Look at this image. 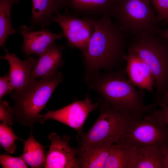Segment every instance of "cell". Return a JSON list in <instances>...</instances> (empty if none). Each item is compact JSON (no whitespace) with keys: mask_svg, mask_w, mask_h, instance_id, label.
<instances>
[{"mask_svg":"<svg viewBox=\"0 0 168 168\" xmlns=\"http://www.w3.org/2000/svg\"><path fill=\"white\" fill-rule=\"evenodd\" d=\"M96 19L94 17H80L65 10L63 13L57 11L51 21L61 27V33L66 39L67 45L78 49L82 54L86 50Z\"/></svg>","mask_w":168,"mask_h":168,"instance_id":"obj_8","label":"cell"},{"mask_svg":"<svg viewBox=\"0 0 168 168\" xmlns=\"http://www.w3.org/2000/svg\"><path fill=\"white\" fill-rule=\"evenodd\" d=\"M64 48V46L54 43L40 55L31 71L30 79L41 78L57 72L64 64L62 53Z\"/></svg>","mask_w":168,"mask_h":168,"instance_id":"obj_15","label":"cell"},{"mask_svg":"<svg viewBox=\"0 0 168 168\" xmlns=\"http://www.w3.org/2000/svg\"><path fill=\"white\" fill-rule=\"evenodd\" d=\"M89 87L97 91L102 99L114 109L142 118L157 105L144 102L145 91L138 90L124 71L97 73L90 80Z\"/></svg>","mask_w":168,"mask_h":168,"instance_id":"obj_2","label":"cell"},{"mask_svg":"<svg viewBox=\"0 0 168 168\" xmlns=\"http://www.w3.org/2000/svg\"><path fill=\"white\" fill-rule=\"evenodd\" d=\"M13 88L10 82L9 75L5 74L0 78V100L12 92Z\"/></svg>","mask_w":168,"mask_h":168,"instance_id":"obj_26","label":"cell"},{"mask_svg":"<svg viewBox=\"0 0 168 168\" xmlns=\"http://www.w3.org/2000/svg\"><path fill=\"white\" fill-rule=\"evenodd\" d=\"M98 101L99 115L86 133L77 136L79 144L116 143L139 119L114 109L102 99Z\"/></svg>","mask_w":168,"mask_h":168,"instance_id":"obj_5","label":"cell"},{"mask_svg":"<svg viewBox=\"0 0 168 168\" xmlns=\"http://www.w3.org/2000/svg\"><path fill=\"white\" fill-rule=\"evenodd\" d=\"M31 26L30 29L33 30L35 27L40 26L42 28L48 27L51 19L56 12L64 8L66 0H32Z\"/></svg>","mask_w":168,"mask_h":168,"instance_id":"obj_17","label":"cell"},{"mask_svg":"<svg viewBox=\"0 0 168 168\" xmlns=\"http://www.w3.org/2000/svg\"><path fill=\"white\" fill-rule=\"evenodd\" d=\"M113 144L108 142L91 145L79 144L77 149L80 168H105Z\"/></svg>","mask_w":168,"mask_h":168,"instance_id":"obj_16","label":"cell"},{"mask_svg":"<svg viewBox=\"0 0 168 168\" xmlns=\"http://www.w3.org/2000/svg\"><path fill=\"white\" fill-rule=\"evenodd\" d=\"M99 106L98 101L93 103L87 94L83 100L71 104L55 111L48 110L44 114H39L40 123L53 119L64 124L77 131V136L84 132L82 128L89 113Z\"/></svg>","mask_w":168,"mask_h":168,"instance_id":"obj_9","label":"cell"},{"mask_svg":"<svg viewBox=\"0 0 168 168\" xmlns=\"http://www.w3.org/2000/svg\"><path fill=\"white\" fill-rule=\"evenodd\" d=\"M118 0H66L65 10L82 17H111Z\"/></svg>","mask_w":168,"mask_h":168,"instance_id":"obj_13","label":"cell"},{"mask_svg":"<svg viewBox=\"0 0 168 168\" xmlns=\"http://www.w3.org/2000/svg\"><path fill=\"white\" fill-rule=\"evenodd\" d=\"M5 55L0 56V59L7 60L10 66L9 74L10 82L15 91L21 89L30 79L31 71L37 60L33 57H28L21 60L14 53L10 54L5 47Z\"/></svg>","mask_w":168,"mask_h":168,"instance_id":"obj_14","label":"cell"},{"mask_svg":"<svg viewBox=\"0 0 168 168\" xmlns=\"http://www.w3.org/2000/svg\"><path fill=\"white\" fill-rule=\"evenodd\" d=\"M125 71L132 83L141 90L152 93L155 87L154 80L147 64L131 49L128 48L124 57Z\"/></svg>","mask_w":168,"mask_h":168,"instance_id":"obj_12","label":"cell"},{"mask_svg":"<svg viewBox=\"0 0 168 168\" xmlns=\"http://www.w3.org/2000/svg\"><path fill=\"white\" fill-rule=\"evenodd\" d=\"M128 40L111 17L96 19L86 50L82 54L87 79L90 80L101 69H111L124 59Z\"/></svg>","mask_w":168,"mask_h":168,"instance_id":"obj_1","label":"cell"},{"mask_svg":"<svg viewBox=\"0 0 168 168\" xmlns=\"http://www.w3.org/2000/svg\"><path fill=\"white\" fill-rule=\"evenodd\" d=\"M157 32L168 43V28H161Z\"/></svg>","mask_w":168,"mask_h":168,"instance_id":"obj_30","label":"cell"},{"mask_svg":"<svg viewBox=\"0 0 168 168\" xmlns=\"http://www.w3.org/2000/svg\"><path fill=\"white\" fill-rule=\"evenodd\" d=\"M23 142V150L21 156L25 163L31 168H45L48 153L44 151L45 147L35 140L32 131L29 137Z\"/></svg>","mask_w":168,"mask_h":168,"instance_id":"obj_19","label":"cell"},{"mask_svg":"<svg viewBox=\"0 0 168 168\" xmlns=\"http://www.w3.org/2000/svg\"><path fill=\"white\" fill-rule=\"evenodd\" d=\"M50 145L48 152L45 168H80L77 157V149L72 147L69 142L70 137H61L55 132L48 137Z\"/></svg>","mask_w":168,"mask_h":168,"instance_id":"obj_10","label":"cell"},{"mask_svg":"<svg viewBox=\"0 0 168 168\" xmlns=\"http://www.w3.org/2000/svg\"><path fill=\"white\" fill-rule=\"evenodd\" d=\"M162 154L163 168H168V146L161 149Z\"/></svg>","mask_w":168,"mask_h":168,"instance_id":"obj_28","label":"cell"},{"mask_svg":"<svg viewBox=\"0 0 168 168\" xmlns=\"http://www.w3.org/2000/svg\"><path fill=\"white\" fill-rule=\"evenodd\" d=\"M128 47L149 68L154 80L157 103L168 85V43L157 32L147 33L129 39Z\"/></svg>","mask_w":168,"mask_h":168,"instance_id":"obj_4","label":"cell"},{"mask_svg":"<svg viewBox=\"0 0 168 168\" xmlns=\"http://www.w3.org/2000/svg\"><path fill=\"white\" fill-rule=\"evenodd\" d=\"M159 106V109H154L151 112L168 127V106L164 105Z\"/></svg>","mask_w":168,"mask_h":168,"instance_id":"obj_27","label":"cell"},{"mask_svg":"<svg viewBox=\"0 0 168 168\" xmlns=\"http://www.w3.org/2000/svg\"><path fill=\"white\" fill-rule=\"evenodd\" d=\"M159 20L168 25V0H150Z\"/></svg>","mask_w":168,"mask_h":168,"instance_id":"obj_24","label":"cell"},{"mask_svg":"<svg viewBox=\"0 0 168 168\" xmlns=\"http://www.w3.org/2000/svg\"><path fill=\"white\" fill-rule=\"evenodd\" d=\"M133 148L120 138L111 146L105 168H129Z\"/></svg>","mask_w":168,"mask_h":168,"instance_id":"obj_20","label":"cell"},{"mask_svg":"<svg viewBox=\"0 0 168 168\" xmlns=\"http://www.w3.org/2000/svg\"><path fill=\"white\" fill-rule=\"evenodd\" d=\"M112 16L128 40L161 28L150 0H118Z\"/></svg>","mask_w":168,"mask_h":168,"instance_id":"obj_6","label":"cell"},{"mask_svg":"<svg viewBox=\"0 0 168 168\" xmlns=\"http://www.w3.org/2000/svg\"><path fill=\"white\" fill-rule=\"evenodd\" d=\"M14 117L10 110L8 102L6 100L0 101V120L2 123L12 125Z\"/></svg>","mask_w":168,"mask_h":168,"instance_id":"obj_25","label":"cell"},{"mask_svg":"<svg viewBox=\"0 0 168 168\" xmlns=\"http://www.w3.org/2000/svg\"><path fill=\"white\" fill-rule=\"evenodd\" d=\"M23 141L14 133L12 128L7 124H0V143L6 152L10 154L15 152L16 149L15 141Z\"/></svg>","mask_w":168,"mask_h":168,"instance_id":"obj_22","label":"cell"},{"mask_svg":"<svg viewBox=\"0 0 168 168\" xmlns=\"http://www.w3.org/2000/svg\"><path fill=\"white\" fill-rule=\"evenodd\" d=\"M156 104L157 105H164L168 106V85L164 94L159 101Z\"/></svg>","mask_w":168,"mask_h":168,"instance_id":"obj_29","label":"cell"},{"mask_svg":"<svg viewBox=\"0 0 168 168\" xmlns=\"http://www.w3.org/2000/svg\"><path fill=\"white\" fill-rule=\"evenodd\" d=\"M63 80L59 71L38 80L30 79L23 88L12 95L14 105L10 107V110L15 121L23 126L31 127L40 123V112Z\"/></svg>","mask_w":168,"mask_h":168,"instance_id":"obj_3","label":"cell"},{"mask_svg":"<svg viewBox=\"0 0 168 168\" xmlns=\"http://www.w3.org/2000/svg\"><path fill=\"white\" fill-rule=\"evenodd\" d=\"M161 149L155 146H133L129 168H163Z\"/></svg>","mask_w":168,"mask_h":168,"instance_id":"obj_18","label":"cell"},{"mask_svg":"<svg viewBox=\"0 0 168 168\" xmlns=\"http://www.w3.org/2000/svg\"><path fill=\"white\" fill-rule=\"evenodd\" d=\"M0 163L3 168L29 167L21 156L15 157L7 154H1L0 155Z\"/></svg>","mask_w":168,"mask_h":168,"instance_id":"obj_23","label":"cell"},{"mask_svg":"<svg viewBox=\"0 0 168 168\" xmlns=\"http://www.w3.org/2000/svg\"><path fill=\"white\" fill-rule=\"evenodd\" d=\"M18 31L23 39L21 49L27 56L32 54L39 56L54 44L55 40H60L63 36L62 33H54L46 28L33 31L26 25L20 27Z\"/></svg>","mask_w":168,"mask_h":168,"instance_id":"obj_11","label":"cell"},{"mask_svg":"<svg viewBox=\"0 0 168 168\" xmlns=\"http://www.w3.org/2000/svg\"><path fill=\"white\" fill-rule=\"evenodd\" d=\"M19 0H0V46L3 48L7 38L17 32L12 25L11 13L13 5Z\"/></svg>","mask_w":168,"mask_h":168,"instance_id":"obj_21","label":"cell"},{"mask_svg":"<svg viewBox=\"0 0 168 168\" xmlns=\"http://www.w3.org/2000/svg\"><path fill=\"white\" fill-rule=\"evenodd\" d=\"M133 146H168V127L151 112L138 119L120 138Z\"/></svg>","mask_w":168,"mask_h":168,"instance_id":"obj_7","label":"cell"}]
</instances>
